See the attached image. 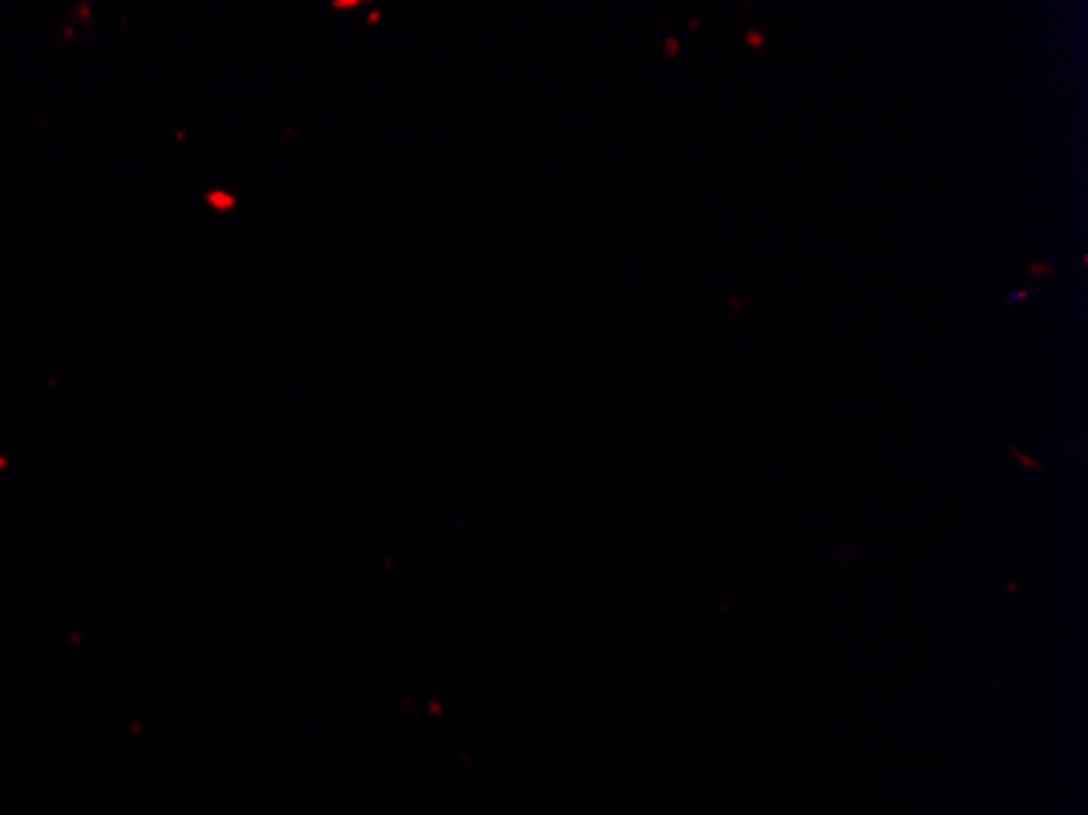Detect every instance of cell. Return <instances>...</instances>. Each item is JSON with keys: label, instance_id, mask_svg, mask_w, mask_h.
<instances>
[{"label": "cell", "instance_id": "1", "mask_svg": "<svg viewBox=\"0 0 1088 815\" xmlns=\"http://www.w3.org/2000/svg\"><path fill=\"white\" fill-rule=\"evenodd\" d=\"M746 43H750V46H763V33H746Z\"/></svg>", "mask_w": 1088, "mask_h": 815}]
</instances>
